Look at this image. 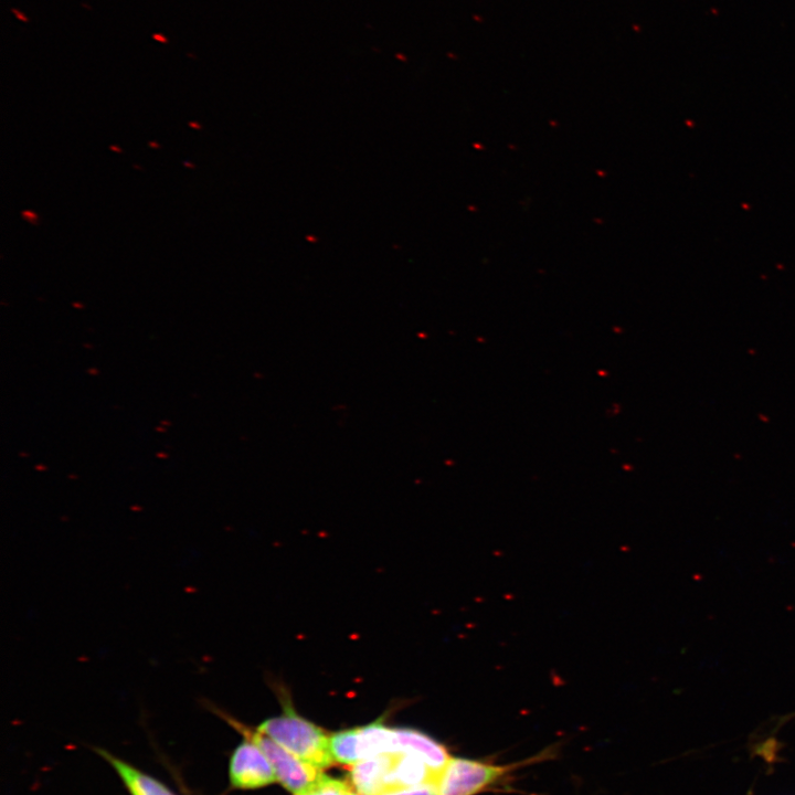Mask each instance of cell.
<instances>
[{
  "instance_id": "9c48e42d",
  "label": "cell",
  "mask_w": 795,
  "mask_h": 795,
  "mask_svg": "<svg viewBox=\"0 0 795 795\" xmlns=\"http://www.w3.org/2000/svg\"><path fill=\"white\" fill-rule=\"evenodd\" d=\"M383 795H437V787L436 783H424L398 791H393L390 793H385Z\"/></svg>"
},
{
  "instance_id": "8992f818",
  "label": "cell",
  "mask_w": 795,
  "mask_h": 795,
  "mask_svg": "<svg viewBox=\"0 0 795 795\" xmlns=\"http://www.w3.org/2000/svg\"><path fill=\"white\" fill-rule=\"evenodd\" d=\"M230 781L237 788L252 789L269 785L277 780L271 762L262 750L246 739L231 756Z\"/></svg>"
},
{
  "instance_id": "ba28073f",
  "label": "cell",
  "mask_w": 795,
  "mask_h": 795,
  "mask_svg": "<svg viewBox=\"0 0 795 795\" xmlns=\"http://www.w3.org/2000/svg\"><path fill=\"white\" fill-rule=\"evenodd\" d=\"M348 783L327 776L317 787L303 795H361Z\"/></svg>"
},
{
  "instance_id": "7a4b0ae2",
  "label": "cell",
  "mask_w": 795,
  "mask_h": 795,
  "mask_svg": "<svg viewBox=\"0 0 795 795\" xmlns=\"http://www.w3.org/2000/svg\"><path fill=\"white\" fill-rule=\"evenodd\" d=\"M350 778L361 795H383L424 783H436L437 776L421 757L395 752L353 764Z\"/></svg>"
},
{
  "instance_id": "5b68a950",
  "label": "cell",
  "mask_w": 795,
  "mask_h": 795,
  "mask_svg": "<svg viewBox=\"0 0 795 795\" xmlns=\"http://www.w3.org/2000/svg\"><path fill=\"white\" fill-rule=\"evenodd\" d=\"M241 729L271 762L276 780L294 795H303L317 787L326 777L322 771L293 754L265 734Z\"/></svg>"
},
{
  "instance_id": "8fae6325",
  "label": "cell",
  "mask_w": 795,
  "mask_h": 795,
  "mask_svg": "<svg viewBox=\"0 0 795 795\" xmlns=\"http://www.w3.org/2000/svg\"><path fill=\"white\" fill-rule=\"evenodd\" d=\"M11 12L14 14V17H15L19 21H21V22H29V18H28L24 13H22L20 10L13 8V9H11Z\"/></svg>"
},
{
  "instance_id": "52a82bcc",
  "label": "cell",
  "mask_w": 795,
  "mask_h": 795,
  "mask_svg": "<svg viewBox=\"0 0 795 795\" xmlns=\"http://www.w3.org/2000/svg\"><path fill=\"white\" fill-rule=\"evenodd\" d=\"M99 754L113 766L131 795H176L166 785L137 770L127 762L99 750Z\"/></svg>"
},
{
  "instance_id": "30bf717a",
  "label": "cell",
  "mask_w": 795,
  "mask_h": 795,
  "mask_svg": "<svg viewBox=\"0 0 795 795\" xmlns=\"http://www.w3.org/2000/svg\"><path fill=\"white\" fill-rule=\"evenodd\" d=\"M22 216H23L26 221L32 222L33 224H35L36 219H38V215H36L34 212H32V211H23V212H22Z\"/></svg>"
},
{
  "instance_id": "7c38bea8",
  "label": "cell",
  "mask_w": 795,
  "mask_h": 795,
  "mask_svg": "<svg viewBox=\"0 0 795 795\" xmlns=\"http://www.w3.org/2000/svg\"><path fill=\"white\" fill-rule=\"evenodd\" d=\"M152 39L162 44H166L169 42V39L162 33H153Z\"/></svg>"
},
{
  "instance_id": "6da1fadb",
  "label": "cell",
  "mask_w": 795,
  "mask_h": 795,
  "mask_svg": "<svg viewBox=\"0 0 795 795\" xmlns=\"http://www.w3.org/2000/svg\"><path fill=\"white\" fill-rule=\"evenodd\" d=\"M330 749L335 761L347 765L383 753L414 754L436 776L451 757L445 746L427 734L407 728H389L381 721L332 734Z\"/></svg>"
},
{
  "instance_id": "277c9868",
  "label": "cell",
  "mask_w": 795,
  "mask_h": 795,
  "mask_svg": "<svg viewBox=\"0 0 795 795\" xmlns=\"http://www.w3.org/2000/svg\"><path fill=\"white\" fill-rule=\"evenodd\" d=\"M522 764L499 765L451 756L437 777V795H477L501 783Z\"/></svg>"
},
{
  "instance_id": "3957f363",
  "label": "cell",
  "mask_w": 795,
  "mask_h": 795,
  "mask_svg": "<svg viewBox=\"0 0 795 795\" xmlns=\"http://www.w3.org/2000/svg\"><path fill=\"white\" fill-rule=\"evenodd\" d=\"M277 689L284 712L262 722L257 731L320 770L333 765L336 761L330 749V736L316 724L298 716L285 690Z\"/></svg>"
}]
</instances>
